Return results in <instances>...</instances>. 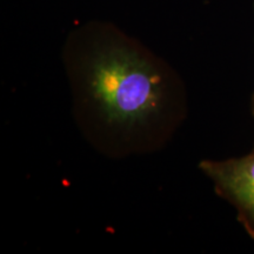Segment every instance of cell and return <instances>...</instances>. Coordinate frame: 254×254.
I'll return each mask as SVG.
<instances>
[{
    "mask_svg": "<svg viewBox=\"0 0 254 254\" xmlns=\"http://www.w3.org/2000/svg\"><path fill=\"white\" fill-rule=\"evenodd\" d=\"M69 59L80 68L81 98L101 125L132 135L163 123L173 106V81L138 41L105 23L69 37Z\"/></svg>",
    "mask_w": 254,
    "mask_h": 254,
    "instance_id": "1",
    "label": "cell"
},
{
    "mask_svg": "<svg viewBox=\"0 0 254 254\" xmlns=\"http://www.w3.org/2000/svg\"><path fill=\"white\" fill-rule=\"evenodd\" d=\"M200 167L218 194L237 208L238 219L254 239V150L241 158L202 161Z\"/></svg>",
    "mask_w": 254,
    "mask_h": 254,
    "instance_id": "2",
    "label": "cell"
},
{
    "mask_svg": "<svg viewBox=\"0 0 254 254\" xmlns=\"http://www.w3.org/2000/svg\"><path fill=\"white\" fill-rule=\"evenodd\" d=\"M252 111H253V114H254V94L252 97Z\"/></svg>",
    "mask_w": 254,
    "mask_h": 254,
    "instance_id": "3",
    "label": "cell"
}]
</instances>
